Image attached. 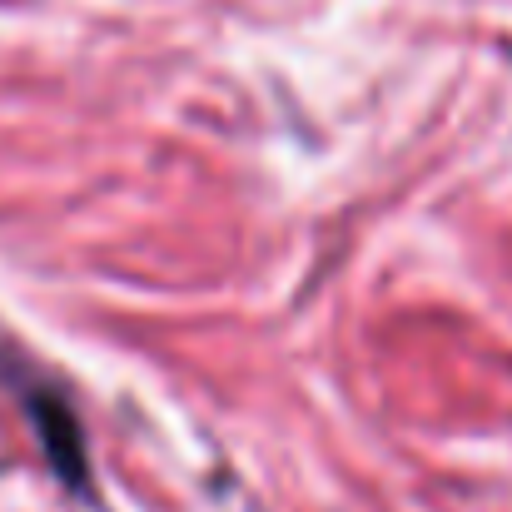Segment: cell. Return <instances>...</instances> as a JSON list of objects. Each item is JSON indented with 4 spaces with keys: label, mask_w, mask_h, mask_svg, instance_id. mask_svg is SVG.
<instances>
[{
    "label": "cell",
    "mask_w": 512,
    "mask_h": 512,
    "mask_svg": "<svg viewBox=\"0 0 512 512\" xmlns=\"http://www.w3.org/2000/svg\"><path fill=\"white\" fill-rule=\"evenodd\" d=\"M20 398H25V413H30V423L40 433V448L55 463V473L70 488H85L90 483V458H85V438H80V423H75L70 403L55 388H45L40 378L20 383Z\"/></svg>",
    "instance_id": "obj_1"
}]
</instances>
